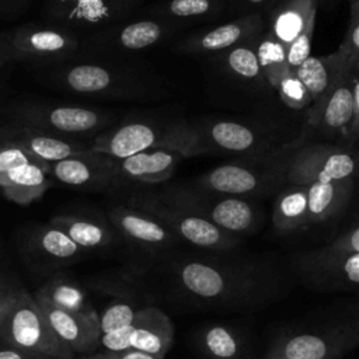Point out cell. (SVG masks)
Segmentation results:
<instances>
[{
  "mask_svg": "<svg viewBox=\"0 0 359 359\" xmlns=\"http://www.w3.org/2000/svg\"><path fill=\"white\" fill-rule=\"evenodd\" d=\"M7 143V125L4 122H0V146Z\"/></svg>",
  "mask_w": 359,
  "mask_h": 359,
  "instance_id": "7dc6e473",
  "label": "cell"
},
{
  "mask_svg": "<svg viewBox=\"0 0 359 359\" xmlns=\"http://www.w3.org/2000/svg\"><path fill=\"white\" fill-rule=\"evenodd\" d=\"M205 73L213 91H223L230 97L240 95L250 100L271 97L273 90L266 81L255 55L254 39L206 56Z\"/></svg>",
  "mask_w": 359,
  "mask_h": 359,
  "instance_id": "9a60e30c",
  "label": "cell"
},
{
  "mask_svg": "<svg viewBox=\"0 0 359 359\" xmlns=\"http://www.w3.org/2000/svg\"><path fill=\"white\" fill-rule=\"evenodd\" d=\"M28 163H39L32 156H29L27 151H24L21 147L13 143H6L0 146V177L10 170L28 164ZM42 164V163H41ZM48 165V164H45Z\"/></svg>",
  "mask_w": 359,
  "mask_h": 359,
  "instance_id": "f35d334b",
  "label": "cell"
},
{
  "mask_svg": "<svg viewBox=\"0 0 359 359\" xmlns=\"http://www.w3.org/2000/svg\"><path fill=\"white\" fill-rule=\"evenodd\" d=\"M15 299H17V290H8L0 294V337L11 314V310L15 304Z\"/></svg>",
  "mask_w": 359,
  "mask_h": 359,
  "instance_id": "7bdbcfd3",
  "label": "cell"
},
{
  "mask_svg": "<svg viewBox=\"0 0 359 359\" xmlns=\"http://www.w3.org/2000/svg\"><path fill=\"white\" fill-rule=\"evenodd\" d=\"M222 254L171 259L165 273L175 294L201 309L257 310L286 290V276L269 258Z\"/></svg>",
  "mask_w": 359,
  "mask_h": 359,
  "instance_id": "6da1fadb",
  "label": "cell"
},
{
  "mask_svg": "<svg viewBox=\"0 0 359 359\" xmlns=\"http://www.w3.org/2000/svg\"><path fill=\"white\" fill-rule=\"evenodd\" d=\"M196 345L209 359H245L243 337L229 325L209 324L198 330Z\"/></svg>",
  "mask_w": 359,
  "mask_h": 359,
  "instance_id": "d6a6232c",
  "label": "cell"
},
{
  "mask_svg": "<svg viewBox=\"0 0 359 359\" xmlns=\"http://www.w3.org/2000/svg\"><path fill=\"white\" fill-rule=\"evenodd\" d=\"M275 91L278 93L279 100L290 109H307L311 104L310 95L303 86V83L299 80L296 73L290 70L275 87Z\"/></svg>",
  "mask_w": 359,
  "mask_h": 359,
  "instance_id": "8d00e7d4",
  "label": "cell"
},
{
  "mask_svg": "<svg viewBox=\"0 0 359 359\" xmlns=\"http://www.w3.org/2000/svg\"><path fill=\"white\" fill-rule=\"evenodd\" d=\"M359 344L358 317L279 332L262 359H342Z\"/></svg>",
  "mask_w": 359,
  "mask_h": 359,
  "instance_id": "9c48e42d",
  "label": "cell"
},
{
  "mask_svg": "<svg viewBox=\"0 0 359 359\" xmlns=\"http://www.w3.org/2000/svg\"><path fill=\"white\" fill-rule=\"evenodd\" d=\"M272 226L279 234H292L306 230L307 192L303 185L286 182L279 192L272 209Z\"/></svg>",
  "mask_w": 359,
  "mask_h": 359,
  "instance_id": "1f68e13d",
  "label": "cell"
},
{
  "mask_svg": "<svg viewBox=\"0 0 359 359\" xmlns=\"http://www.w3.org/2000/svg\"><path fill=\"white\" fill-rule=\"evenodd\" d=\"M307 192V226L330 222L348 206L355 184V150L331 142H290L285 184Z\"/></svg>",
  "mask_w": 359,
  "mask_h": 359,
  "instance_id": "3957f363",
  "label": "cell"
},
{
  "mask_svg": "<svg viewBox=\"0 0 359 359\" xmlns=\"http://www.w3.org/2000/svg\"><path fill=\"white\" fill-rule=\"evenodd\" d=\"M290 142L266 153L241 156L220 164L196 177L189 184L208 192L248 199L276 195L285 185Z\"/></svg>",
  "mask_w": 359,
  "mask_h": 359,
  "instance_id": "5b68a950",
  "label": "cell"
},
{
  "mask_svg": "<svg viewBox=\"0 0 359 359\" xmlns=\"http://www.w3.org/2000/svg\"><path fill=\"white\" fill-rule=\"evenodd\" d=\"M34 299L66 311L98 318V313L88 300L86 289L73 278L62 273L49 278L36 290Z\"/></svg>",
  "mask_w": 359,
  "mask_h": 359,
  "instance_id": "4dcf8cb0",
  "label": "cell"
},
{
  "mask_svg": "<svg viewBox=\"0 0 359 359\" xmlns=\"http://www.w3.org/2000/svg\"><path fill=\"white\" fill-rule=\"evenodd\" d=\"M17 63L4 32H0V84L7 79L11 67Z\"/></svg>",
  "mask_w": 359,
  "mask_h": 359,
  "instance_id": "60d3db41",
  "label": "cell"
},
{
  "mask_svg": "<svg viewBox=\"0 0 359 359\" xmlns=\"http://www.w3.org/2000/svg\"><path fill=\"white\" fill-rule=\"evenodd\" d=\"M149 0H43L42 22L83 38L136 17Z\"/></svg>",
  "mask_w": 359,
  "mask_h": 359,
  "instance_id": "5bb4252c",
  "label": "cell"
},
{
  "mask_svg": "<svg viewBox=\"0 0 359 359\" xmlns=\"http://www.w3.org/2000/svg\"><path fill=\"white\" fill-rule=\"evenodd\" d=\"M126 205L153 215L181 241L203 250L230 252L241 241L240 237L223 231L209 220L167 202L156 191H133L128 196Z\"/></svg>",
  "mask_w": 359,
  "mask_h": 359,
  "instance_id": "4fadbf2b",
  "label": "cell"
},
{
  "mask_svg": "<svg viewBox=\"0 0 359 359\" xmlns=\"http://www.w3.org/2000/svg\"><path fill=\"white\" fill-rule=\"evenodd\" d=\"M271 0H226L227 11L236 13V17L262 13Z\"/></svg>",
  "mask_w": 359,
  "mask_h": 359,
  "instance_id": "ab89813d",
  "label": "cell"
},
{
  "mask_svg": "<svg viewBox=\"0 0 359 359\" xmlns=\"http://www.w3.org/2000/svg\"><path fill=\"white\" fill-rule=\"evenodd\" d=\"M27 247L38 261L53 268L74 264L84 255L80 247L50 223L35 226L27 237Z\"/></svg>",
  "mask_w": 359,
  "mask_h": 359,
  "instance_id": "4316f807",
  "label": "cell"
},
{
  "mask_svg": "<svg viewBox=\"0 0 359 359\" xmlns=\"http://www.w3.org/2000/svg\"><path fill=\"white\" fill-rule=\"evenodd\" d=\"M254 48L258 65L266 81L275 90L278 83L290 72L286 62V49L266 29L254 38Z\"/></svg>",
  "mask_w": 359,
  "mask_h": 359,
  "instance_id": "836d02e7",
  "label": "cell"
},
{
  "mask_svg": "<svg viewBox=\"0 0 359 359\" xmlns=\"http://www.w3.org/2000/svg\"><path fill=\"white\" fill-rule=\"evenodd\" d=\"M265 29L262 13L234 17L209 29H199L178 38L172 45L177 53L189 56H210L231 46L248 42Z\"/></svg>",
  "mask_w": 359,
  "mask_h": 359,
  "instance_id": "ffe728a7",
  "label": "cell"
},
{
  "mask_svg": "<svg viewBox=\"0 0 359 359\" xmlns=\"http://www.w3.org/2000/svg\"><path fill=\"white\" fill-rule=\"evenodd\" d=\"M4 34L15 60L35 70L72 60L80 50L79 36L45 22H27Z\"/></svg>",
  "mask_w": 359,
  "mask_h": 359,
  "instance_id": "e0dca14e",
  "label": "cell"
},
{
  "mask_svg": "<svg viewBox=\"0 0 359 359\" xmlns=\"http://www.w3.org/2000/svg\"><path fill=\"white\" fill-rule=\"evenodd\" d=\"M46 172L53 184L80 191L115 192L121 189L115 158L91 149L48 164Z\"/></svg>",
  "mask_w": 359,
  "mask_h": 359,
  "instance_id": "d6986e66",
  "label": "cell"
},
{
  "mask_svg": "<svg viewBox=\"0 0 359 359\" xmlns=\"http://www.w3.org/2000/svg\"><path fill=\"white\" fill-rule=\"evenodd\" d=\"M81 359H115V353L114 352H102V353H97V355H90V356H84Z\"/></svg>",
  "mask_w": 359,
  "mask_h": 359,
  "instance_id": "bcb514c9",
  "label": "cell"
},
{
  "mask_svg": "<svg viewBox=\"0 0 359 359\" xmlns=\"http://www.w3.org/2000/svg\"><path fill=\"white\" fill-rule=\"evenodd\" d=\"M4 123L7 125V142L17 144L42 164H50L90 150V143L65 139L27 126Z\"/></svg>",
  "mask_w": 359,
  "mask_h": 359,
  "instance_id": "cb8c5ba5",
  "label": "cell"
},
{
  "mask_svg": "<svg viewBox=\"0 0 359 359\" xmlns=\"http://www.w3.org/2000/svg\"><path fill=\"white\" fill-rule=\"evenodd\" d=\"M313 135L327 140L341 137L344 146L353 150L359 135V65L351 67L331 93L307 108V121L299 137L310 140Z\"/></svg>",
  "mask_w": 359,
  "mask_h": 359,
  "instance_id": "7c38bea8",
  "label": "cell"
},
{
  "mask_svg": "<svg viewBox=\"0 0 359 359\" xmlns=\"http://www.w3.org/2000/svg\"><path fill=\"white\" fill-rule=\"evenodd\" d=\"M174 339V325L168 314L157 306H146L126 328L100 335V345L107 352L137 351L164 359Z\"/></svg>",
  "mask_w": 359,
  "mask_h": 359,
  "instance_id": "ac0fdd59",
  "label": "cell"
},
{
  "mask_svg": "<svg viewBox=\"0 0 359 359\" xmlns=\"http://www.w3.org/2000/svg\"><path fill=\"white\" fill-rule=\"evenodd\" d=\"M316 1H317V4H318V7H320V6H321V4H324V3H327V1H328V0H316Z\"/></svg>",
  "mask_w": 359,
  "mask_h": 359,
  "instance_id": "681fc988",
  "label": "cell"
},
{
  "mask_svg": "<svg viewBox=\"0 0 359 359\" xmlns=\"http://www.w3.org/2000/svg\"><path fill=\"white\" fill-rule=\"evenodd\" d=\"M49 223L62 230L84 252L108 248L119 237L107 216L100 213L56 215Z\"/></svg>",
  "mask_w": 359,
  "mask_h": 359,
  "instance_id": "d4e9b609",
  "label": "cell"
},
{
  "mask_svg": "<svg viewBox=\"0 0 359 359\" xmlns=\"http://www.w3.org/2000/svg\"><path fill=\"white\" fill-rule=\"evenodd\" d=\"M285 143L287 140H283L280 129L271 123L237 118H184L174 150L185 158L199 154L250 156L275 150Z\"/></svg>",
  "mask_w": 359,
  "mask_h": 359,
  "instance_id": "277c9868",
  "label": "cell"
},
{
  "mask_svg": "<svg viewBox=\"0 0 359 359\" xmlns=\"http://www.w3.org/2000/svg\"><path fill=\"white\" fill-rule=\"evenodd\" d=\"M115 359H161L144 352H137V351H125V352H118L115 353Z\"/></svg>",
  "mask_w": 359,
  "mask_h": 359,
  "instance_id": "ee69618b",
  "label": "cell"
},
{
  "mask_svg": "<svg viewBox=\"0 0 359 359\" xmlns=\"http://www.w3.org/2000/svg\"><path fill=\"white\" fill-rule=\"evenodd\" d=\"M6 292H8V290H7V289L0 283V294H1V293H6Z\"/></svg>",
  "mask_w": 359,
  "mask_h": 359,
  "instance_id": "c3c4849f",
  "label": "cell"
},
{
  "mask_svg": "<svg viewBox=\"0 0 359 359\" xmlns=\"http://www.w3.org/2000/svg\"><path fill=\"white\" fill-rule=\"evenodd\" d=\"M351 67L353 66H349L345 56L337 49L324 56L310 55L293 72L306 87L311 102H314L331 93Z\"/></svg>",
  "mask_w": 359,
  "mask_h": 359,
  "instance_id": "484cf974",
  "label": "cell"
},
{
  "mask_svg": "<svg viewBox=\"0 0 359 359\" xmlns=\"http://www.w3.org/2000/svg\"><path fill=\"white\" fill-rule=\"evenodd\" d=\"M0 359H31V358L11 346V348L0 349Z\"/></svg>",
  "mask_w": 359,
  "mask_h": 359,
  "instance_id": "f6af8a7d",
  "label": "cell"
},
{
  "mask_svg": "<svg viewBox=\"0 0 359 359\" xmlns=\"http://www.w3.org/2000/svg\"><path fill=\"white\" fill-rule=\"evenodd\" d=\"M226 13V0H158L149 7H142L137 15L171 20L192 27L195 22L215 21Z\"/></svg>",
  "mask_w": 359,
  "mask_h": 359,
  "instance_id": "f1b7e54d",
  "label": "cell"
},
{
  "mask_svg": "<svg viewBox=\"0 0 359 359\" xmlns=\"http://www.w3.org/2000/svg\"><path fill=\"white\" fill-rule=\"evenodd\" d=\"M187 28L171 20L136 15L80 38L76 57L128 59L167 42Z\"/></svg>",
  "mask_w": 359,
  "mask_h": 359,
  "instance_id": "ba28073f",
  "label": "cell"
},
{
  "mask_svg": "<svg viewBox=\"0 0 359 359\" xmlns=\"http://www.w3.org/2000/svg\"><path fill=\"white\" fill-rule=\"evenodd\" d=\"M4 115L7 123L84 143L118 121L114 112L100 107L48 101H18L4 108Z\"/></svg>",
  "mask_w": 359,
  "mask_h": 359,
  "instance_id": "52a82bcc",
  "label": "cell"
},
{
  "mask_svg": "<svg viewBox=\"0 0 359 359\" xmlns=\"http://www.w3.org/2000/svg\"><path fill=\"white\" fill-rule=\"evenodd\" d=\"M293 273L316 292H355L359 285V227L352 223L328 244L290 257Z\"/></svg>",
  "mask_w": 359,
  "mask_h": 359,
  "instance_id": "8992f818",
  "label": "cell"
},
{
  "mask_svg": "<svg viewBox=\"0 0 359 359\" xmlns=\"http://www.w3.org/2000/svg\"><path fill=\"white\" fill-rule=\"evenodd\" d=\"M57 341L73 355L91 352L100 345L98 318L66 311L36 302Z\"/></svg>",
  "mask_w": 359,
  "mask_h": 359,
  "instance_id": "603a6c76",
  "label": "cell"
},
{
  "mask_svg": "<svg viewBox=\"0 0 359 359\" xmlns=\"http://www.w3.org/2000/svg\"><path fill=\"white\" fill-rule=\"evenodd\" d=\"M34 0H0V20L18 18Z\"/></svg>",
  "mask_w": 359,
  "mask_h": 359,
  "instance_id": "b9f144b4",
  "label": "cell"
},
{
  "mask_svg": "<svg viewBox=\"0 0 359 359\" xmlns=\"http://www.w3.org/2000/svg\"><path fill=\"white\" fill-rule=\"evenodd\" d=\"M346 1H349V3H351V1H355V0H346Z\"/></svg>",
  "mask_w": 359,
  "mask_h": 359,
  "instance_id": "f907efd6",
  "label": "cell"
},
{
  "mask_svg": "<svg viewBox=\"0 0 359 359\" xmlns=\"http://www.w3.org/2000/svg\"><path fill=\"white\" fill-rule=\"evenodd\" d=\"M349 4L348 24L338 50L345 56L349 66H356L359 65V0Z\"/></svg>",
  "mask_w": 359,
  "mask_h": 359,
  "instance_id": "74e56055",
  "label": "cell"
},
{
  "mask_svg": "<svg viewBox=\"0 0 359 359\" xmlns=\"http://www.w3.org/2000/svg\"><path fill=\"white\" fill-rule=\"evenodd\" d=\"M0 338L31 359H73L74 356L57 341L36 300L25 290H17L15 304Z\"/></svg>",
  "mask_w": 359,
  "mask_h": 359,
  "instance_id": "2e32d148",
  "label": "cell"
},
{
  "mask_svg": "<svg viewBox=\"0 0 359 359\" xmlns=\"http://www.w3.org/2000/svg\"><path fill=\"white\" fill-rule=\"evenodd\" d=\"M156 192L167 202L187 209L237 237L257 231L262 222V212L255 199L208 192L191 184L167 185Z\"/></svg>",
  "mask_w": 359,
  "mask_h": 359,
  "instance_id": "8fae6325",
  "label": "cell"
},
{
  "mask_svg": "<svg viewBox=\"0 0 359 359\" xmlns=\"http://www.w3.org/2000/svg\"><path fill=\"white\" fill-rule=\"evenodd\" d=\"M182 119V116L170 112L133 114L118 119L100 132L91 140L90 149L114 158H125L150 149L174 150Z\"/></svg>",
  "mask_w": 359,
  "mask_h": 359,
  "instance_id": "30bf717a",
  "label": "cell"
},
{
  "mask_svg": "<svg viewBox=\"0 0 359 359\" xmlns=\"http://www.w3.org/2000/svg\"><path fill=\"white\" fill-rule=\"evenodd\" d=\"M146 306L150 304L142 300L114 299L101 313H98L100 335L126 328Z\"/></svg>",
  "mask_w": 359,
  "mask_h": 359,
  "instance_id": "e575fe53",
  "label": "cell"
},
{
  "mask_svg": "<svg viewBox=\"0 0 359 359\" xmlns=\"http://www.w3.org/2000/svg\"><path fill=\"white\" fill-rule=\"evenodd\" d=\"M105 216L119 237L146 252H167L181 241L153 215L126 203L109 206Z\"/></svg>",
  "mask_w": 359,
  "mask_h": 359,
  "instance_id": "44dd1931",
  "label": "cell"
},
{
  "mask_svg": "<svg viewBox=\"0 0 359 359\" xmlns=\"http://www.w3.org/2000/svg\"><path fill=\"white\" fill-rule=\"evenodd\" d=\"M46 171L48 165L41 163H28L15 167L0 177V189L8 201L28 206L41 199L53 185Z\"/></svg>",
  "mask_w": 359,
  "mask_h": 359,
  "instance_id": "f546056e",
  "label": "cell"
},
{
  "mask_svg": "<svg viewBox=\"0 0 359 359\" xmlns=\"http://www.w3.org/2000/svg\"><path fill=\"white\" fill-rule=\"evenodd\" d=\"M314 10H318L316 0H271L262 11L265 29L286 48Z\"/></svg>",
  "mask_w": 359,
  "mask_h": 359,
  "instance_id": "83f0119b",
  "label": "cell"
},
{
  "mask_svg": "<svg viewBox=\"0 0 359 359\" xmlns=\"http://www.w3.org/2000/svg\"><path fill=\"white\" fill-rule=\"evenodd\" d=\"M36 80L63 94L101 101L150 102L171 97L163 76L128 59L74 57L36 70Z\"/></svg>",
  "mask_w": 359,
  "mask_h": 359,
  "instance_id": "7a4b0ae2",
  "label": "cell"
},
{
  "mask_svg": "<svg viewBox=\"0 0 359 359\" xmlns=\"http://www.w3.org/2000/svg\"><path fill=\"white\" fill-rule=\"evenodd\" d=\"M317 11L314 10L306 21L304 28L296 35V38L285 48L286 49V62L290 70H294L300 66L309 56L311 50V39L317 22Z\"/></svg>",
  "mask_w": 359,
  "mask_h": 359,
  "instance_id": "d590c367",
  "label": "cell"
},
{
  "mask_svg": "<svg viewBox=\"0 0 359 359\" xmlns=\"http://www.w3.org/2000/svg\"><path fill=\"white\" fill-rule=\"evenodd\" d=\"M184 154L171 149H150L115 158V170L121 189L158 185L171 178Z\"/></svg>",
  "mask_w": 359,
  "mask_h": 359,
  "instance_id": "7402d4cb",
  "label": "cell"
}]
</instances>
